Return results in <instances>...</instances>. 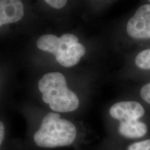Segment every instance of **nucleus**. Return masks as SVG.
<instances>
[{
	"label": "nucleus",
	"instance_id": "nucleus-1",
	"mask_svg": "<svg viewBox=\"0 0 150 150\" xmlns=\"http://www.w3.org/2000/svg\"><path fill=\"white\" fill-rule=\"evenodd\" d=\"M42 101L56 112H69L79 106L76 94L67 86L65 76L59 72H50L42 75L38 83Z\"/></svg>",
	"mask_w": 150,
	"mask_h": 150
},
{
	"label": "nucleus",
	"instance_id": "nucleus-2",
	"mask_svg": "<svg viewBox=\"0 0 150 150\" xmlns=\"http://www.w3.org/2000/svg\"><path fill=\"white\" fill-rule=\"evenodd\" d=\"M36 46L41 51L54 56L59 65L72 67L78 64L86 53V49L76 35L65 33L61 36L44 34L38 38Z\"/></svg>",
	"mask_w": 150,
	"mask_h": 150
},
{
	"label": "nucleus",
	"instance_id": "nucleus-3",
	"mask_svg": "<svg viewBox=\"0 0 150 150\" xmlns=\"http://www.w3.org/2000/svg\"><path fill=\"white\" fill-rule=\"evenodd\" d=\"M76 137V128L72 122L61 118L57 112H49L43 117L33 140L35 145L45 148L67 147Z\"/></svg>",
	"mask_w": 150,
	"mask_h": 150
},
{
	"label": "nucleus",
	"instance_id": "nucleus-4",
	"mask_svg": "<svg viewBox=\"0 0 150 150\" xmlns=\"http://www.w3.org/2000/svg\"><path fill=\"white\" fill-rule=\"evenodd\" d=\"M126 31L136 40L150 39V4L142 5L127 22Z\"/></svg>",
	"mask_w": 150,
	"mask_h": 150
},
{
	"label": "nucleus",
	"instance_id": "nucleus-5",
	"mask_svg": "<svg viewBox=\"0 0 150 150\" xmlns=\"http://www.w3.org/2000/svg\"><path fill=\"white\" fill-rule=\"evenodd\" d=\"M145 109L140 103L134 101H122L114 104L109 113L114 119L120 122L138 120L145 115Z\"/></svg>",
	"mask_w": 150,
	"mask_h": 150
},
{
	"label": "nucleus",
	"instance_id": "nucleus-6",
	"mask_svg": "<svg viewBox=\"0 0 150 150\" xmlns=\"http://www.w3.org/2000/svg\"><path fill=\"white\" fill-rule=\"evenodd\" d=\"M25 10L22 0H0V27L21 21Z\"/></svg>",
	"mask_w": 150,
	"mask_h": 150
},
{
	"label": "nucleus",
	"instance_id": "nucleus-7",
	"mask_svg": "<svg viewBox=\"0 0 150 150\" xmlns=\"http://www.w3.org/2000/svg\"><path fill=\"white\" fill-rule=\"evenodd\" d=\"M120 134L127 138H139L147 132V127L145 123L138 120L120 122L118 128Z\"/></svg>",
	"mask_w": 150,
	"mask_h": 150
},
{
	"label": "nucleus",
	"instance_id": "nucleus-8",
	"mask_svg": "<svg viewBox=\"0 0 150 150\" xmlns=\"http://www.w3.org/2000/svg\"><path fill=\"white\" fill-rule=\"evenodd\" d=\"M136 66L140 69L150 70V49L140 52L135 59Z\"/></svg>",
	"mask_w": 150,
	"mask_h": 150
},
{
	"label": "nucleus",
	"instance_id": "nucleus-9",
	"mask_svg": "<svg viewBox=\"0 0 150 150\" xmlns=\"http://www.w3.org/2000/svg\"><path fill=\"white\" fill-rule=\"evenodd\" d=\"M50 8L61 10L66 6L69 0H42Z\"/></svg>",
	"mask_w": 150,
	"mask_h": 150
},
{
	"label": "nucleus",
	"instance_id": "nucleus-10",
	"mask_svg": "<svg viewBox=\"0 0 150 150\" xmlns=\"http://www.w3.org/2000/svg\"><path fill=\"white\" fill-rule=\"evenodd\" d=\"M127 150H150V139L134 142L129 146Z\"/></svg>",
	"mask_w": 150,
	"mask_h": 150
},
{
	"label": "nucleus",
	"instance_id": "nucleus-11",
	"mask_svg": "<svg viewBox=\"0 0 150 150\" xmlns=\"http://www.w3.org/2000/svg\"><path fill=\"white\" fill-rule=\"evenodd\" d=\"M140 96L144 101L150 104V83L142 86L140 90Z\"/></svg>",
	"mask_w": 150,
	"mask_h": 150
},
{
	"label": "nucleus",
	"instance_id": "nucleus-12",
	"mask_svg": "<svg viewBox=\"0 0 150 150\" xmlns=\"http://www.w3.org/2000/svg\"><path fill=\"white\" fill-rule=\"evenodd\" d=\"M5 136V127L2 122L0 121V146L2 143Z\"/></svg>",
	"mask_w": 150,
	"mask_h": 150
},
{
	"label": "nucleus",
	"instance_id": "nucleus-13",
	"mask_svg": "<svg viewBox=\"0 0 150 150\" xmlns=\"http://www.w3.org/2000/svg\"><path fill=\"white\" fill-rule=\"evenodd\" d=\"M148 1H149V2L150 3V0H148Z\"/></svg>",
	"mask_w": 150,
	"mask_h": 150
}]
</instances>
